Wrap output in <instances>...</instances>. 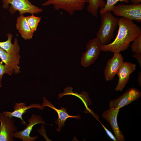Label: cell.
I'll return each mask as SVG.
<instances>
[{
    "label": "cell",
    "instance_id": "cell-1",
    "mask_svg": "<svg viewBox=\"0 0 141 141\" xmlns=\"http://www.w3.org/2000/svg\"><path fill=\"white\" fill-rule=\"evenodd\" d=\"M118 33L114 41L102 47L104 52L120 53L126 50L130 43L141 33V28L132 21L121 17L119 19Z\"/></svg>",
    "mask_w": 141,
    "mask_h": 141
},
{
    "label": "cell",
    "instance_id": "cell-2",
    "mask_svg": "<svg viewBox=\"0 0 141 141\" xmlns=\"http://www.w3.org/2000/svg\"><path fill=\"white\" fill-rule=\"evenodd\" d=\"M101 24L96 36L101 45L108 44L114 36L118 26L119 19L115 17L111 11L100 13Z\"/></svg>",
    "mask_w": 141,
    "mask_h": 141
},
{
    "label": "cell",
    "instance_id": "cell-3",
    "mask_svg": "<svg viewBox=\"0 0 141 141\" xmlns=\"http://www.w3.org/2000/svg\"><path fill=\"white\" fill-rule=\"evenodd\" d=\"M2 7L8 9L10 13L14 14L17 11L20 15L25 13L38 14L43 11V9L32 4L29 0H2Z\"/></svg>",
    "mask_w": 141,
    "mask_h": 141
},
{
    "label": "cell",
    "instance_id": "cell-4",
    "mask_svg": "<svg viewBox=\"0 0 141 141\" xmlns=\"http://www.w3.org/2000/svg\"><path fill=\"white\" fill-rule=\"evenodd\" d=\"M87 0H47L43 3V6L52 5L55 10L62 9L70 15L73 16L76 11L83 10Z\"/></svg>",
    "mask_w": 141,
    "mask_h": 141
},
{
    "label": "cell",
    "instance_id": "cell-5",
    "mask_svg": "<svg viewBox=\"0 0 141 141\" xmlns=\"http://www.w3.org/2000/svg\"><path fill=\"white\" fill-rule=\"evenodd\" d=\"M114 15L137 22H141V4L115 5L112 11Z\"/></svg>",
    "mask_w": 141,
    "mask_h": 141
},
{
    "label": "cell",
    "instance_id": "cell-6",
    "mask_svg": "<svg viewBox=\"0 0 141 141\" xmlns=\"http://www.w3.org/2000/svg\"><path fill=\"white\" fill-rule=\"evenodd\" d=\"M102 47L96 37L88 41L86 45V51L82 54L81 65L86 67L94 63L99 55Z\"/></svg>",
    "mask_w": 141,
    "mask_h": 141
},
{
    "label": "cell",
    "instance_id": "cell-7",
    "mask_svg": "<svg viewBox=\"0 0 141 141\" xmlns=\"http://www.w3.org/2000/svg\"><path fill=\"white\" fill-rule=\"evenodd\" d=\"M0 141H14L13 133L17 131L15 121L0 112Z\"/></svg>",
    "mask_w": 141,
    "mask_h": 141
},
{
    "label": "cell",
    "instance_id": "cell-8",
    "mask_svg": "<svg viewBox=\"0 0 141 141\" xmlns=\"http://www.w3.org/2000/svg\"><path fill=\"white\" fill-rule=\"evenodd\" d=\"M141 96V92L134 87L126 90L118 98L111 100L109 105L110 108L120 109L132 102L138 99Z\"/></svg>",
    "mask_w": 141,
    "mask_h": 141
},
{
    "label": "cell",
    "instance_id": "cell-9",
    "mask_svg": "<svg viewBox=\"0 0 141 141\" xmlns=\"http://www.w3.org/2000/svg\"><path fill=\"white\" fill-rule=\"evenodd\" d=\"M28 124H26V127L23 130L15 132L13 137L21 139L22 141H35L38 137L30 136V134L33 127L36 124H40L47 125L40 116L32 114L27 120Z\"/></svg>",
    "mask_w": 141,
    "mask_h": 141
},
{
    "label": "cell",
    "instance_id": "cell-10",
    "mask_svg": "<svg viewBox=\"0 0 141 141\" xmlns=\"http://www.w3.org/2000/svg\"><path fill=\"white\" fill-rule=\"evenodd\" d=\"M124 62L123 56L120 53H114L113 57L107 61L104 69V74L106 81L113 79Z\"/></svg>",
    "mask_w": 141,
    "mask_h": 141
},
{
    "label": "cell",
    "instance_id": "cell-11",
    "mask_svg": "<svg viewBox=\"0 0 141 141\" xmlns=\"http://www.w3.org/2000/svg\"><path fill=\"white\" fill-rule=\"evenodd\" d=\"M119 108H110L102 114V118L110 124L117 141H124L123 135L118 126L117 117L119 111Z\"/></svg>",
    "mask_w": 141,
    "mask_h": 141
},
{
    "label": "cell",
    "instance_id": "cell-12",
    "mask_svg": "<svg viewBox=\"0 0 141 141\" xmlns=\"http://www.w3.org/2000/svg\"><path fill=\"white\" fill-rule=\"evenodd\" d=\"M136 64L124 62L117 74L118 77V84L115 89L116 91H122L130 79V75L136 69Z\"/></svg>",
    "mask_w": 141,
    "mask_h": 141
},
{
    "label": "cell",
    "instance_id": "cell-13",
    "mask_svg": "<svg viewBox=\"0 0 141 141\" xmlns=\"http://www.w3.org/2000/svg\"><path fill=\"white\" fill-rule=\"evenodd\" d=\"M45 107L41 105L39 103L31 104L28 106H26L24 103H15L13 107L14 110L12 112L8 111H3V113L10 118L13 117L19 118L21 120V124L25 126L27 123L22 118V115L24 114L27 112V110L31 108H37L41 110L44 108Z\"/></svg>",
    "mask_w": 141,
    "mask_h": 141
},
{
    "label": "cell",
    "instance_id": "cell-14",
    "mask_svg": "<svg viewBox=\"0 0 141 141\" xmlns=\"http://www.w3.org/2000/svg\"><path fill=\"white\" fill-rule=\"evenodd\" d=\"M43 103L42 105L44 107H48L55 110L57 113L58 118L55 120V122L58 125L56 130L60 132L61 128L64 125L66 120L69 118H74L78 119L81 117L79 115L73 116L69 115L67 111L66 108L61 107V109L56 108L45 97L43 98Z\"/></svg>",
    "mask_w": 141,
    "mask_h": 141
},
{
    "label": "cell",
    "instance_id": "cell-15",
    "mask_svg": "<svg viewBox=\"0 0 141 141\" xmlns=\"http://www.w3.org/2000/svg\"><path fill=\"white\" fill-rule=\"evenodd\" d=\"M21 57L19 54L9 53L0 48V58L2 62L12 69L15 74H18L20 72L18 65Z\"/></svg>",
    "mask_w": 141,
    "mask_h": 141
},
{
    "label": "cell",
    "instance_id": "cell-16",
    "mask_svg": "<svg viewBox=\"0 0 141 141\" xmlns=\"http://www.w3.org/2000/svg\"><path fill=\"white\" fill-rule=\"evenodd\" d=\"M16 29L25 40L31 39L33 33L31 30L28 23L26 17L23 15L18 16L16 20Z\"/></svg>",
    "mask_w": 141,
    "mask_h": 141
},
{
    "label": "cell",
    "instance_id": "cell-17",
    "mask_svg": "<svg viewBox=\"0 0 141 141\" xmlns=\"http://www.w3.org/2000/svg\"><path fill=\"white\" fill-rule=\"evenodd\" d=\"M6 36L8 37L7 40L5 41L0 42V48L9 53L19 54L20 48L17 37L15 38L14 43L13 44L11 42L13 34L8 33Z\"/></svg>",
    "mask_w": 141,
    "mask_h": 141
},
{
    "label": "cell",
    "instance_id": "cell-18",
    "mask_svg": "<svg viewBox=\"0 0 141 141\" xmlns=\"http://www.w3.org/2000/svg\"><path fill=\"white\" fill-rule=\"evenodd\" d=\"M88 5L87 7L88 11L92 16L97 17L99 8L103 7L106 2L104 0H87Z\"/></svg>",
    "mask_w": 141,
    "mask_h": 141
},
{
    "label": "cell",
    "instance_id": "cell-19",
    "mask_svg": "<svg viewBox=\"0 0 141 141\" xmlns=\"http://www.w3.org/2000/svg\"><path fill=\"white\" fill-rule=\"evenodd\" d=\"M107 2L103 7L101 8L99 11L100 14L107 11H112L114 7L118 2L121 3L124 2L128 3L129 0H106Z\"/></svg>",
    "mask_w": 141,
    "mask_h": 141
},
{
    "label": "cell",
    "instance_id": "cell-20",
    "mask_svg": "<svg viewBox=\"0 0 141 141\" xmlns=\"http://www.w3.org/2000/svg\"><path fill=\"white\" fill-rule=\"evenodd\" d=\"M31 14V15L26 17V19L31 30L34 33L37 30L41 17L36 16L33 14Z\"/></svg>",
    "mask_w": 141,
    "mask_h": 141
},
{
    "label": "cell",
    "instance_id": "cell-21",
    "mask_svg": "<svg viewBox=\"0 0 141 141\" xmlns=\"http://www.w3.org/2000/svg\"><path fill=\"white\" fill-rule=\"evenodd\" d=\"M131 48L132 52L141 54V33L133 41Z\"/></svg>",
    "mask_w": 141,
    "mask_h": 141
},
{
    "label": "cell",
    "instance_id": "cell-22",
    "mask_svg": "<svg viewBox=\"0 0 141 141\" xmlns=\"http://www.w3.org/2000/svg\"><path fill=\"white\" fill-rule=\"evenodd\" d=\"M1 61H0V87H2V79L3 75L7 74L10 75L14 73L13 70L7 65L3 64Z\"/></svg>",
    "mask_w": 141,
    "mask_h": 141
},
{
    "label": "cell",
    "instance_id": "cell-23",
    "mask_svg": "<svg viewBox=\"0 0 141 141\" xmlns=\"http://www.w3.org/2000/svg\"><path fill=\"white\" fill-rule=\"evenodd\" d=\"M100 123L105 131L107 134L110 137V138L114 141H117L116 138L115 136L112 133L108 130L106 127H105V126L103 125V124H102L100 122Z\"/></svg>",
    "mask_w": 141,
    "mask_h": 141
},
{
    "label": "cell",
    "instance_id": "cell-24",
    "mask_svg": "<svg viewBox=\"0 0 141 141\" xmlns=\"http://www.w3.org/2000/svg\"><path fill=\"white\" fill-rule=\"evenodd\" d=\"M132 56L136 59L140 68H141V54H134Z\"/></svg>",
    "mask_w": 141,
    "mask_h": 141
},
{
    "label": "cell",
    "instance_id": "cell-25",
    "mask_svg": "<svg viewBox=\"0 0 141 141\" xmlns=\"http://www.w3.org/2000/svg\"><path fill=\"white\" fill-rule=\"evenodd\" d=\"M137 81L139 86H141V71L139 72L138 75Z\"/></svg>",
    "mask_w": 141,
    "mask_h": 141
},
{
    "label": "cell",
    "instance_id": "cell-26",
    "mask_svg": "<svg viewBox=\"0 0 141 141\" xmlns=\"http://www.w3.org/2000/svg\"><path fill=\"white\" fill-rule=\"evenodd\" d=\"M132 4H138L140 3L141 0H129Z\"/></svg>",
    "mask_w": 141,
    "mask_h": 141
},
{
    "label": "cell",
    "instance_id": "cell-27",
    "mask_svg": "<svg viewBox=\"0 0 141 141\" xmlns=\"http://www.w3.org/2000/svg\"></svg>",
    "mask_w": 141,
    "mask_h": 141
}]
</instances>
